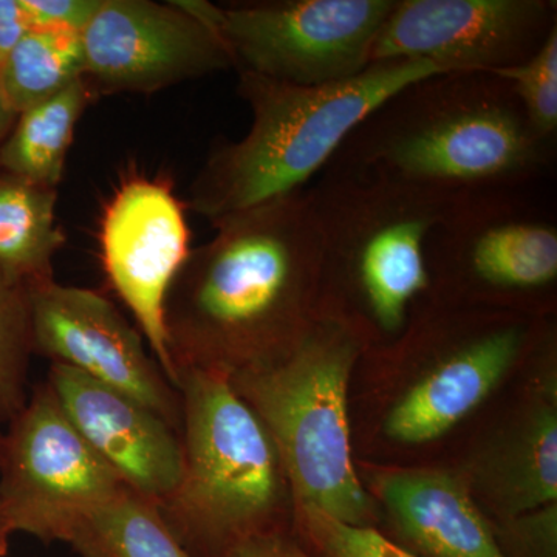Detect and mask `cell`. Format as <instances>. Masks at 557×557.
I'll return each instance as SVG.
<instances>
[{
  "label": "cell",
  "instance_id": "5b68a950",
  "mask_svg": "<svg viewBox=\"0 0 557 557\" xmlns=\"http://www.w3.org/2000/svg\"><path fill=\"white\" fill-rule=\"evenodd\" d=\"M361 344L347 325L318 318L287 357L228 380L273 438L298 512L369 527L373 500L351 461L347 413Z\"/></svg>",
  "mask_w": 557,
  "mask_h": 557
},
{
  "label": "cell",
  "instance_id": "484cf974",
  "mask_svg": "<svg viewBox=\"0 0 557 557\" xmlns=\"http://www.w3.org/2000/svg\"><path fill=\"white\" fill-rule=\"evenodd\" d=\"M556 504L534 515L519 516L512 522V539L530 557H556ZM512 541V542H515Z\"/></svg>",
  "mask_w": 557,
  "mask_h": 557
},
{
  "label": "cell",
  "instance_id": "d4e9b609",
  "mask_svg": "<svg viewBox=\"0 0 557 557\" xmlns=\"http://www.w3.org/2000/svg\"><path fill=\"white\" fill-rule=\"evenodd\" d=\"M32 28L79 35L100 10L102 0H20Z\"/></svg>",
  "mask_w": 557,
  "mask_h": 557
},
{
  "label": "cell",
  "instance_id": "3957f363",
  "mask_svg": "<svg viewBox=\"0 0 557 557\" xmlns=\"http://www.w3.org/2000/svg\"><path fill=\"white\" fill-rule=\"evenodd\" d=\"M450 72L426 61H388L324 86H295L239 70L251 126L220 143L189 186L190 211L209 223L306 189L348 135L413 81Z\"/></svg>",
  "mask_w": 557,
  "mask_h": 557
},
{
  "label": "cell",
  "instance_id": "4dcf8cb0",
  "mask_svg": "<svg viewBox=\"0 0 557 557\" xmlns=\"http://www.w3.org/2000/svg\"><path fill=\"white\" fill-rule=\"evenodd\" d=\"M0 453H2V434H0Z\"/></svg>",
  "mask_w": 557,
  "mask_h": 557
},
{
  "label": "cell",
  "instance_id": "e0dca14e",
  "mask_svg": "<svg viewBox=\"0 0 557 557\" xmlns=\"http://www.w3.org/2000/svg\"><path fill=\"white\" fill-rule=\"evenodd\" d=\"M57 205L58 188L0 170V270L27 287L54 278L53 260L67 244Z\"/></svg>",
  "mask_w": 557,
  "mask_h": 557
},
{
  "label": "cell",
  "instance_id": "ac0fdd59",
  "mask_svg": "<svg viewBox=\"0 0 557 557\" xmlns=\"http://www.w3.org/2000/svg\"><path fill=\"white\" fill-rule=\"evenodd\" d=\"M483 483L509 518L556 504L557 413L553 405L537 406L516 437L496 458L486 461Z\"/></svg>",
  "mask_w": 557,
  "mask_h": 557
},
{
  "label": "cell",
  "instance_id": "9c48e42d",
  "mask_svg": "<svg viewBox=\"0 0 557 557\" xmlns=\"http://www.w3.org/2000/svg\"><path fill=\"white\" fill-rule=\"evenodd\" d=\"M534 188L458 194L428 244L431 287L448 281L491 298L548 295L557 281V219Z\"/></svg>",
  "mask_w": 557,
  "mask_h": 557
},
{
  "label": "cell",
  "instance_id": "2e32d148",
  "mask_svg": "<svg viewBox=\"0 0 557 557\" xmlns=\"http://www.w3.org/2000/svg\"><path fill=\"white\" fill-rule=\"evenodd\" d=\"M398 536L418 557H508L463 480L403 469L375 479Z\"/></svg>",
  "mask_w": 557,
  "mask_h": 557
},
{
  "label": "cell",
  "instance_id": "7402d4cb",
  "mask_svg": "<svg viewBox=\"0 0 557 557\" xmlns=\"http://www.w3.org/2000/svg\"><path fill=\"white\" fill-rule=\"evenodd\" d=\"M33 355L27 285L0 270V424L10 423L27 403Z\"/></svg>",
  "mask_w": 557,
  "mask_h": 557
},
{
  "label": "cell",
  "instance_id": "ba28073f",
  "mask_svg": "<svg viewBox=\"0 0 557 557\" xmlns=\"http://www.w3.org/2000/svg\"><path fill=\"white\" fill-rule=\"evenodd\" d=\"M127 486L79 434L47 381L2 434L0 508L13 533L65 542L95 508Z\"/></svg>",
  "mask_w": 557,
  "mask_h": 557
},
{
  "label": "cell",
  "instance_id": "44dd1931",
  "mask_svg": "<svg viewBox=\"0 0 557 557\" xmlns=\"http://www.w3.org/2000/svg\"><path fill=\"white\" fill-rule=\"evenodd\" d=\"M83 78L79 35L32 28L0 64V89L20 115Z\"/></svg>",
  "mask_w": 557,
  "mask_h": 557
},
{
  "label": "cell",
  "instance_id": "cb8c5ba5",
  "mask_svg": "<svg viewBox=\"0 0 557 557\" xmlns=\"http://www.w3.org/2000/svg\"><path fill=\"white\" fill-rule=\"evenodd\" d=\"M319 557H418L372 527H355L314 511L298 512Z\"/></svg>",
  "mask_w": 557,
  "mask_h": 557
},
{
  "label": "cell",
  "instance_id": "4316f807",
  "mask_svg": "<svg viewBox=\"0 0 557 557\" xmlns=\"http://www.w3.org/2000/svg\"><path fill=\"white\" fill-rule=\"evenodd\" d=\"M225 557H313L281 531L259 534L236 545Z\"/></svg>",
  "mask_w": 557,
  "mask_h": 557
},
{
  "label": "cell",
  "instance_id": "603a6c76",
  "mask_svg": "<svg viewBox=\"0 0 557 557\" xmlns=\"http://www.w3.org/2000/svg\"><path fill=\"white\" fill-rule=\"evenodd\" d=\"M515 87L531 127L545 141H557V30L518 67L494 72Z\"/></svg>",
  "mask_w": 557,
  "mask_h": 557
},
{
  "label": "cell",
  "instance_id": "30bf717a",
  "mask_svg": "<svg viewBox=\"0 0 557 557\" xmlns=\"http://www.w3.org/2000/svg\"><path fill=\"white\" fill-rule=\"evenodd\" d=\"M79 40L83 79L95 98L157 94L234 69L218 33L175 0H102Z\"/></svg>",
  "mask_w": 557,
  "mask_h": 557
},
{
  "label": "cell",
  "instance_id": "52a82bcc",
  "mask_svg": "<svg viewBox=\"0 0 557 557\" xmlns=\"http://www.w3.org/2000/svg\"><path fill=\"white\" fill-rule=\"evenodd\" d=\"M395 0H263L180 5L212 28L234 69L295 84L354 78L370 64L373 42Z\"/></svg>",
  "mask_w": 557,
  "mask_h": 557
},
{
  "label": "cell",
  "instance_id": "4fadbf2b",
  "mask_svg": "<svg viewBox=\"0 0 557 557\" xmlns=\"http://www.w3.org/2000/svg\"><path fill=\"white\" fill-rule=\"evenodd\" d=\"M100 245L110 285L137 321L152 357L177 387L168 350L164 304L193 248L185 207L171 183L146 177L121 183L106 205Z\"/></svg>",
  "mask_w": 557,
  "mask_h": 557
},
{
  "label": "cell",
  "instance_id": "277c9868",
  "mask_svg": "<svg viewBox=\"0 0 557 557\" xmlns=\"http://www.w3.org/2000/svg\"><path fill=\"white\" fill-rule=\"evenodd\" d=\"M183 471L160 515L193 557H225L249 537L277 531L284 469L255 409L219 373L182 369Z\"/></svg>",
  "mask_w": 557,
  "mask_h": 557
},
{
  "label": "cell",
  "instance_id": "6da1fadb",
  "mask_svg": "<svg viewBox=\"0 0 557 557\" xmlns=\"http://www.w3.org/2000/svg\"><path fill=\"white\" fill-rule=\"evenodd\" d=\"M190 249L164 304L175 373L231 376L287 357L309 335L321 237L307 188L211 223Z\"/></svg>",
  "mask_w": 557,
  "mask_h": 557
},
{
  "label": "cell",
  "instance_id": "83f0119b",
  "mask_svg": "<svg viewBox=\"0 0 557 557\" xmlns=\"http://www.w3.org/2000/svg\"><path fill=\"white\" fill-rule=\"evenodd\" d=\"M28 32L30 25L20 0H0V64Z\"/></svg>",
  "mask_w": 557,
  "mask_h": 557
},
{
  "label": "cell",
  "instance_id": "d6986e66",
  "mask_svg": "<svg viewBox=\"0 0 557 557\" xmlns=\"http://www.w3.org/2000/svg\"><path fill=\"white\" fill-rule=\"evenodd\" d=\"M95 100L89 86L79 78L49 100L21 112L0 148V170L58 188L76 126Z\"/></svg>",
  "mask_w": 557,
  "mask_h": 557
},
{
  "label": "cell",
  "instance_id": "f546056e",
  "mask_svg": "<svg viewBox=\"0 0 557 557\" xmlns=\"http://www.w3.org/2000/svg\"><path fill=\"white\" fill-rule=\"evenodd\" d=\"M11 534H13V530H11L9 520H7L2 508H0V557L5 556L7 552H9V539Z\"/></svg>",
  "mask_w": 557,
  "mask_h": 557
},
{
  "label": "cell",
  "instance_id": "ffe728a7",
  "mask_svg": "<svg viewBox=\"0 0 557 557\" xmlns=\"http://www.w3.org/2000/svg\"><path fill=\"white\" fill-rule=\"evenodd\" d=\"M79 557H193L161 518L159 505L127 487L70 531Z\"/></svg>",
  "mask_w": 557,
  "mask_h": 557
},
{
  "label": "cell",
  "instance_id": "9a60e30c",
  "mask_svg": "<svg viewBox=\"0 0 557 557\" xmlns=\"http://www.w3.org/2000/svg\"><path fill=\"white\" fill-rule=\"evenodd\" d=\"M533 336L528 319L505 318L474 325L454 338L388 413V437L421 445L445 435L490 397Z\"/></svg>",
  "mask_w": 557,
  "mask_h": 557
},
{
  "label": "cell",
  "instance_id": "7c38bea8",
  "mask_svg": "<svg viewBox=\"0 0 557 557\" xmlns=\"http://www.w3.org/2000/svg\"><path fill=\"white\" fill-rule=\"evenodd\" d=\"M33 351L156 410L182 434V395L150 357L145 338L106 296L58 284L28 285Z\"/></svg>",
  "mask_w": 557,
  "mask_h": 557
},
{
  "label": "cell",
  "instance_id": "8fae6325",
  "mask_svg": "<svg viewBox=\"0 0 557 557\" xmlns=\"http://www.w3.org/2000/svg\"><path fill=\"white\" fill-rule=\"evenodd\" d=\"M557 30L556 0H395L370 64L426 61L450 72L518 67Z\"/></svg>",
  "mask_w": 557,
  "mask_h": 557
},
{
  "label": "cell",
  "instance_id": "7a4b0ae2",
  "mask_svg": "<svg viewBox=\"0 0 557 557\" xmlns=\"http://www.w3.org/2000/svg\"><path fill=\"white\" fill-rule=\"evenodd\" d=\"M556 161L515 87L491 72H438L381 102L324 170L458 196L534 188Z\"/></svg>",
  "mask_w": 557,
  "mask_h": 557
},
{
  "label": "cell",
  "instance_id": "5bb4252c",
  "mask_svg": "<svg viewBox=\"0 0 557 557\" xmlns=\"http://www.w3.org/2000/svg\"><path fill=\"white\" fill-rule=\"evenodd\" d=\"M47 384L95 453L139 496L161 504L183 471L182 434L137 399L62 364Z\"/></svg>",
  "mask_w": 557,
  "mask_h": 557
},
{
  "label": "cell",
  "instance_id": "8992f818",
  "mask_svg": "<svg viewBox=\"0 0 557 557\" xmlns=\"http://www.w3.org/2000/svg\"><path fill=\"white\" fill-rule=\"evenodd\" d=\"M307 194L321 276L347 289L373 332L405 333L413 302L431 292L429 239L456 196L333 170Z\"/></svg>",
  "mask_w": 557,
  "mask_h": 557
},
{
  "label": "cell",
  "instance_id": "f1b7e54d",
  "mask_svg": "<svg viewBox=\"0 0 557 557\" xmlns=\"http://www.w3.org/2000/svg\"><path fill=\"white\" fill-rule=\"evenodd\" d=\"M16 119L17 113L10 108L9 102L3 98L2 89H0V148H2L11 129H13Z\"/></svg>",
  "mask_w": 557,
  "mask_h": 557
}]
</instances>
